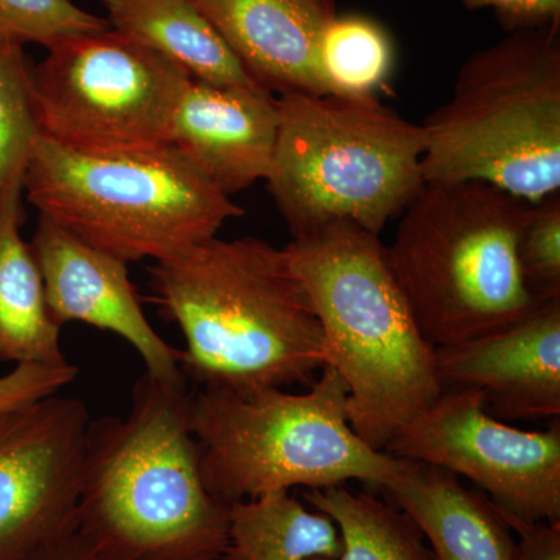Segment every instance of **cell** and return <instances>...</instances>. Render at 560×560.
<instances>
[{
    "label": "cell",
    "mask_w": 560,
    "mask_h": 560,
    "mask_svg": "<svg viewBox=\"0 0 560 560\" xmlns=\"http://www.w3.org/2000/svg\"><path fill=\"white\" fill-rule=\"evenodd\" d=\"M279 124L278 97L271 92L190 79L173 116L168 145L232 197L267 179Z\"/></svg>",
    "instance_id": "cell-14"
},
{
    "label": "cell",
    "mask_w": 560,
    "mask_h": 560,
    "mask_svg": "<svg viewBox=\"0 0 560 560\" xmlns=\"http://www.w3.org/2000/svg\"><path fill=\"white\" fill-rule=\"evenodd\" d=\"M108 28V20L88 13L72 0H0V47L28 43L47 47L65 36Z\"/></svg>",
    "instance_id": "cell-23"
},
{
    "label": "cell",
    "mask_w": 560,
    "mask_h": 560,
    "mask_svg": "<svg viewBox=\"0 0 560 560\" xmlns=\"http://www.w3.org/2000/svg\"><path fill=\"white\" fill-rule=\"evenodd\" d=\"M442 390L474 389L503 422L560 416V300L504 329L436 348Z\"/></svg>",
    "instance_id": "cell-13"
},
{
    "label": "cell",
    "mask_w": 560,
    "mask_h": 560,
    "mask_svg": "<svg viewBox=\"0 0 560 560\" xmlns=\"http://www.w3.org/2000/svg\"><path fill=\"white\" fill-rule=\"evenodd\" d=\"M261 90L330 94L319 44L337 18L335 0H194Z\"/></svg>",
    "instance_id": "cell-15"
},
{
    "label": "cell",
    "mask_w": 560,
    "mask_h": 560,
    "mask_svg": "<svg viewBox=\"0 0 560 560\" xmlns=\"http://www.w3.org/2000/svg\"><path fill=\"white\" fill-rule=\"evenodd\" d=\"M24 191L40 217L125 264L167 259L245 213L172 145L91 154L39 136Z\"/></svg>",
    "instance_id": "cell-8"
},
{
    "label": "cell",
    "mask_w": 560,
    "mask_h": 560,
    "mask_svg": "<svg viewBox=\"0 0 560 560\" xmlns=\"http://www.w3.org/2000/svg\"><path fill=\"white\" fill-rule=\"evenodd\" d=\"M425 184L480 180L537 205L560 189V27L471 54L422 125Z\"/></svg>",
    "instance_id": "cell-5"
},
{
    "label": "cell",
    "mask_w": 560,
    "mask_h": 560,
    "mask_svg": "<svg viewBox=\"0 0 560 560\" xmlns=\"http://www.w3.org/2000/svg\"><path fill=\"white\" fill-rule=\"evenodd\" d=\"M278 106L265 180L293 238L341 221L381 235L425 186L422 127L374 94H285Z\"/></svg>",
    "instance_id": "cell-7"
},
{
    "label": "cell",
    "mask_w": 560,
    "mask_h": 560,
    "mask_svg": "<svg viewBox=\"0 0 560 560\" xmlns=\"http://www.w3.org/2000/svg\"><path fill=\"white\" fill-rule=\"evenodd\" d=\"M190 404L145 372L127 416L91 419L77 517L102 560H223L231 506L202 478Z\"/></svg>",
    "instance_id": "cell-2"
},
{
    "label": "cell",
    "mask_w": 560,
    "mask_h": 560,
    "mask_svg": "<svg viewBox=\"0 0 560 560\" xmlns=\"http://www.w3.org/2000/svg\"><path fill=\"white\" fill-rule=\"evenodd\" d=\"M530 209L492 184L464 180L425 184L404 210L386 257L434 348L493 334L545 304L518 261Z\"/></svg>",
    "instance_id": "cell-4"
},
{
    "label": "cell",
    "mask_w": 560,
    "mask_h": 560,
    "mask_svg": "<svg viewBox=\"0 0 560 560\" xmlns=\"http://www.w3.org/2000/svg\"><path fill=\"white\" fill-rule=\"evenodd\" d=\"M21 202L0 206V363H69L51 318L43 275L22 238Z\"/></svg>",
    "instance_id": "cell-18"
},
{
    "label": "cell",
    "mask_w": 560,
    "mask_h": 560,
    "mask_svg": "<svg viewBox=\"0 0 560 560\" xmlns=\"http://www.w3.org/2000/svg\"><path fill=\"white\" fill-rule=\"evenodd\" d=\"M518 261L537 300H560L559 194L533 205L518 242Z\"/></svg>",
    "instance_id": "cell-24"
},
{
    "label": "cell",
    "mask_w": 560,
    "mask_h": 560,
    "mask_svg": "<svg viewBox=\"0 0 560 560\" xmlns=\"http://www.w3.org/2000/svg\"><path fill=\"white\" fill-rule=\"evenodd\" d=\"M341 537L327 515L311 511L289 490L230 508V545L223 560L337 559Z\"/></svg>",
    "instance_id": "cell-19"
},
{
    "label": "cell",
    "mask_w": 560,
    "mask_h": 560,
    "mask_svg": "<svg viewBox=\"0 0 560 560\" xmlns=\"http://www.w3.org/2000/svg\"><path fill=\"white\" fill-rule=\"evenodd\" d=\"M464 3L470 10H492L506 32L548 25L560 27V0H464Z\"/></svg>",
    "instance_id": "cell-26"
},
{
    "label": "cell",
    "mask_w": 560,
    "mask_h": 560,
    "mask_svg": "<svg viewBox=\"0 0 560 560\" xmlns=\"http://www.w3.org/2000/svg\"><path fill=\"white\" fill-rule=\"evenodd\" d=\"M46 49L32 68L43 138L91 154L168 145L190 81L179 65L114 28L65 36Z\"/></svg>",
    "instance_id": "cell-9"
},
{
    "label": "cell",
    "mask_w": 560,
    "mask_h": 560,
    "mask_svg": "<svg viewBox=\"0 0 560 560\" xmlns=\"http://www.w3.org/2000/svg\"><path fill=\"white\" fill-rule=\"evenodd\" d=\"M114 31L147 44L217 86L261 90L194 0H102Z\"/></svg>",
    "instance_id": "cell-17"
},
{
    "label": "cell",
    "mask_w": 560,
    "mask_h": 560,
    "mask_svg": "<svg viewBox=\"0 0 560 560\" xmlns=\"http://www.w3.org/2000/svg\"><path fill=\"white\" fill-rule=\"evenodd\" d=\"M79 370L70 363L16 364L9 374L0 377V418L20 410L33 401L60 393L75 381Z\"/></svg>",
    "instance_id": "cell-25"
},
{
    "label": "cell",
    "mask_w": 560,
    "mask_h": 560,
    "mask_svg": "<svg viewBox=\"0 0 560 560\" xmlns=\"http://www.w3.org/2000/svg\"><path fill=\"white\" fill-rule=\"evenodd\" d=\"M302 497L341 537L337 559L308 560H436L416 523L389 501L346 485L305 490Z\"/></svg>",
    "instance_id": "cell-20"
},
{
    "label": "cell",
    "mask_w": 560,
    "mask_h": 560,
    "mask_svg": "<svg viewBox=\"0 0 560 560\" xmlns=\"http://www.w3.org/2000/svg\"><path fill=\"white\" fill-rule=\"evenodd\" d=\"M404 469L378 489L422 533L436 560H512L515 533L485 493L451 471L404 459Z\"/></svg>",
    "instance_id": "cell-16"
},
{
    "label": "cell",
    "mask_w": 560,
    "mask_h": 560,
    "mask_svg": "<svg viewBox=\"0 0 560 560\" xmlns=\"http://www.w3.org/2000/svg\"><path fill=\"white\" fill-rule=\"evenodd\" d=\"M388 32L363 14H337L319 44V68L330 94L370 95L393 68Z\"/></svg>",
    "instance_id": "cell-21"
},
{
    "label": "cell",
    "mask_w": 560,
    "mask_h": 560,
    "mask_svg": "<svg viewBox=\"0 0 560 560\" xmlns=\"http://www.w3.org/2000/svg\"><path fill=\"white\" fill-rule=\"evenodd\" d=\"M285 248L318 313L327 364L348 386L350 427L385 452L441 396L436 348L390 272L381 235L341 221Z\"/></svg>",
    "instance_id": "cell-3"
},
{
    "label": "cell",
    "mask_w": 560,
    "mask_h": 560,
    "mask_svg": "<svg viewBox=\"0 0 560 560\" xmlns=\"http://www.w3.org/2000/svg\"><path fill=\"white\" fill-rule=\"evenodd\" d=\"M503 515L515 533L512 560H560V522H526L506 512Z\"/></svg>",
    "instance_id": "cell-27"
},
{
    "label": "cell",
    "mask_w": 560,
    "mask_h": 560,
    "mask_svg": "<svg viewBox=\"0 0 560 560\" xmlns=\"http://www.w3.org/2000/svg\"><path fill=\"white\" fill-rule=\"evenodd\" d=\"M385 452L467 478L522 521L560 522L559 418L522 430L492 418L477 390L444 389Z\"/></svg>",
    "instance_id": "cell-10"
},
{
    "label": "cell",
    "mask_w": 560,
    "mask_h": 560,
    "mask_svg": "<svg viewBox=\"0 0 560 560\" xmlns=\"http://www.w3.org/2000/svg\"><path fill=\"white\" fill-rule=\"evenodd\" d=\"M31 245L58 326L77 320L113 331L130 342L154 378L187 383L179 349L151 326L128 276V264L92 248L46 217H39Z\"/></svg>",
    "instance_id": "cell-12"
},
{
    "label": "cell",
    "mask_w": 560,
    "mask_h": 560,
    "mask_svg": "<svg viewBox=\"0 0 560 560\" xmlns=\"http://www.w3.org/2000/svg\"><path fill=\"white\" fill-rule=\"evenodd\" d=\"M346 404L348 386L329 364L305 393L200 388L190 425L210 493L231 506L294 488L388 485L405 460L361 440Z\"/></svg>",
    "instance_id": "cell-6"
},
{
    "label": "cell",
    "mask_w": 560,
    "mask_h": 560,
    "mask_svg": "<svg viewBox=\"0 0 560 560\" xmlns=\"http://www.w3.org/2000/svg\"><path fill=\"white\" fill-rule=\"evenodd\" d=\"M20 560H102L80 529L69 530L57 539L46 541Z\"/></svg>",
    "instance_id": "cell-28"
},
{
    "label": "cell",
    "mask_w": 560,
    "mask_h": 560,
    "mask_svg": "<svg viewBox=\"0 0 560 560\" xmlns=\"http://www.w3.org/2000/svg\"><path fill=\"white\" fill-rule=\"evenodd\" d=\"M91 416L51 394L0 418V560H20L79 528Z\"/></svg>",
    "instance_id": "cell-11"
},
{
    "label": "cell",
    "mask_w": 560,
    "mask_h": 560,
    "mask_svg": "<svg viewBox=\"0 0 560 560\" xmlns=\"http://www.w3.org/2000/svg\"><path fill=\"white\" fill-rule=\"evenodd\" d=\"M150 290L183 331L180 370L200 388H311L327 364L318 313L287 248L212 237L154 261Z\"/></svg>",
    "instance_id": "cell-1"
},
{
    "label": "cell",
    "mask_w": 560,
    "mask_h": 560,
    "mask_svg": "<svg viewBox=\"0 0 560 560\" xmlns=\"http://www.w3.org/2000/svg\"><path fill=\"white\" fill-rule=\"evenodd\" d=\"M24 47H0V206L21 202L24 175L40 132Z\"/></svg>",
    "instance_id": "cell-22"
}]
</instances>
